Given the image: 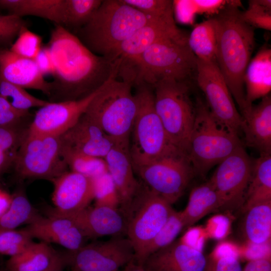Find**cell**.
Masks as SVG:
<instances>
[{
    "label": "cell",
    "mask_w": 271,
    "mask_h": 271,
    "mask_svg": "<svg viewBox=\"0 0 271 271\" xmlns=\"http://www.w3.org/2000/svg\"><path fill=\"white\" fill-rule=\"evenodd\" d=\"M46 46L54 65L50 102L82 98L118 75L120 59L95 54L61 25H55Z\"/></svg>",
    "instance_id": "obj_1"
},
{
    "label": "cell",
    "mask_w": 271,
    "mask_h": 271,
    "mask_svg": "<svg viewBox=\"0 0 271 271\" xmlns=\"http://www.w3.org/2000/svg\"><path fill=\"white\" fill-rule=\"evenodd\" d=\"M238 1L230 2L212 17L217 33L216 61L241 115L249 107L244 76L254 47L252 27L242 19Z\"/></svg>",
    "instance_id": "obj_2"
},
{
    "label": "cell",
    "mask_w": 271,
    "mask_h": 271,
    "mask_svg": "<svg viewBox=\"0 0 271 271\" xmlns=\"http://www.w3.org/2000/svg\"><path fill=\"white\" fill-rule=\"evenodd\" d=\"M152 19L123 0H102L90 20L73 34L95 54L112 58L119 45Z\"/></svg>",
    "instance_id": "obj_3"
},
{
    "label": "cell",
    "mask_w": 271,
    "mask_h": 271,
    "mask_svg": "<svg viewBox=\"0 0 271 271\" xmlns=\"http://www.w3.org/2000/svg\"><path fill=\"white\" fill-rule=\"evenodd\" d=\"M195 106V117L187 156L194 174L204 176L242 145L238 136L217 122L200 98L196 99Z\"/></svg>",
    "instance_id": "obj_4"
},
{
    "label": "cell",
    "mask_w": 271,
    "mask_h": 271,
    "mask_svg": "<svg viewBox=\"0 0 271 271\" xmlns=\"http://www.w3.org/2000/svg\"><path fill=\"white\" fill-rule=\"evenodd\" d=\"M197 60L187 41L163 39L150 46L129 72L136 77L134 86L145 83L153 87L165 79L189 82L196 75Z\"/></svg>",
    "instance_id": "obj_5"
},
{
    "label": "cell",
    "mask_w": 271,
    "mask_h": 271,
    "mask_svg": "<svg viewBox=\"0 0 271 271\" xmlns=\"http://www.w3.org/2000/svg\"><path fill=\"white\" fill-rule=\"evenodd\" d=\"M112 76L101 87L85 113L115 142H129L137 111L133 84Z\"/></svg>",
    "instance_id": "obj_6"
},
{
    "label": "cell",
    "mask_w": 271,
    "mask_h": 271,
    "mask_svg": "<svg viewBox=\"0 0 271 271\" xmlns=\"http://www.w3.org/2000/svg\"><path fill=\"white\" fill-rule=\"evenodd\" d=\"M135 86L137 111L129 147L133 167L181 152L171 144L156 112L153 87L145 83Z\"/></svg>",
    "instance_id": "obj_7"
},
{
    "label": "cell",
    "mask_w": 271,
    "mask_h": 271,
    "mask_svg": "<svg viewBox=\"0 0 271 271\" xmlns=\"http://www.w3.org/2000/svg\"><path fill=\"white\" fill-rule=\"evenodd\" d=\"M153 87L155 109L170 141L187 155L195 117L189 82L165 79Z\"/></svg>",
    "instance_id": "obj_8"
},
{
    "label": "cell",
    "mask_w": 271,
    "mask_h": 271,
    "mask_svg": "<svg viewBox=\"0 0 271 271\" xmlns=\"http://www.w3.org/2000/svg\"><path fill=\"white\" fill-rule=\"evenodd\" d=\"M14 163L22 178L52 181L67 171L60 137L27 132L15 156Z\"/></svg>",
    "instance_id": "obj_9"
},
{
    "label": "cell",
    "mask_w": 271,
    "mask_h": 271,
    "mask_svg": "<svg viewBox=\"0 0 271 271\" xmlns=\"http://www.w3.org/2000/svg\"><path fill=\"white\" fill-rule=\"evenodd\" d=\"M173 210L168 201L143 184L139 193L125 211L127 216L125 234L133 247L137 262Z\"/></svg>",
    "instance_id": "obj_10"
},
{
    "label": "cell",
    "mask_w": 271,
    "mask_h": 271,
    "mask_svg": "<svg viewBox=\"0 0 271 271\" xmlns=\"http://www.w3.org/2000/svg\"><path fill=\"white\" fill-rule=\"evenodd\" d=\"M133 168L146 187L171 205L182 196L194 175L187 155L182 152Z\"/></svg>",
    "instance_id": "obj_11"
},
{
    "label": "cell",
    "mask_w": 271,
    "mask_h": 271,
    "mask_svg": "<svg viewBox=\"0 0 271 271\" xmlns=\"http://www.w3.org/2000/svg\"><path fill=\"white\" fill-rule=\"evenodd\" d=\"M195 76L213 117L222 127L238 136L242 117L216 62L197 59Z\"/></svg>",
    "instance_id": "obj_12"
},
{
    "label": "cell",
    "mask_w": 271,
    "mask_h": 271,
    "mask_svg": "<svg viewBox=\"0 0 271 271\" xmlns=\"http://www.w3.org/2000/svg\"><path fill=\"white\" fill-rule=\"evenodd\" d=\"M63 256L66 265L75 271H119L120 267L135 260V252L127 237L116 236L85 244Z\"/></svg>",
    "instance_id": "obj_13"
},
{
    "label": "cell",
    "mask_w": 271,
    "mask_h": 271,
    "mask_svg": "<svg viewBox=\"0 0 271 271\" xmlns=\"http://www.w3.org/2000/svg\"><path fill=\"white\" fill-rule=\"evenodd\" d=\"M252 162L241 146L218 164L209 181L219 195L223 206H236L244 201Z\"/></svg>",
    "instance_id": "obj_14"
},
{
    "label": "cell",
    "mask_w": 271,
    "mask_h": 271,
    "mask_svg": "<svg viewBox=\"0 0 271 271\" xmlns=\"http://www.w3.org/2000/svg\"><path fill=\"white\" fill-rule=\"evenodd\" d=\"M101 87L79 99L49 101L36 112L28 127V131L35 133L61 137L85 112Z\"/></svg>",
    "instance_id": "obj_15"
},
{
    "label": "cell",
    "mask_w": 271,
    "mask_h": 271,
    "mask_svg": "<svg viewBox=\"0 0 271 271\" xmlns=\"http://www.w3.org/2000/svg\"><path fill=\"white\" fill-rule=\"evenodd\" d=\"M188 35L176 23L152 19L119 45L111 57L120 59V71L128 72L136 60L153 44L167 39L187 41Z\"/></svg>",
    "instance_id": "obj_16"
},
{
    "label": "cell",
    "mask_w": 271,
    "mask_h": 271,
    "mask_svg": "<svg viewBox=\"0 0 271 271\" xmlns=\"http://www.w3.org/2000/svg\"><path fill=\"white\" fill-rule=\"evenodd\" d=\"M54 208L48 213L62 216L75 214L93 200L92 180L73 171H66L53 180Z\"/></svg>",
    "instance_id": "obj_17"
},
{
    "label": "cell",
    "mask_w": 271,
    "mask_h": 271,
    "mask_svg": "<svg viewBox=\"0 0 271 271\" xmlns=\"http://www.w3.org/2000/svg\"><path fill=\"white\" fill-rule=\"evenodd\" d=\"M23 229L32 239L60 245L71 252L84 245L87 238L71 218L49 213L47 217L39 215Z\"/></svg>",
    "instance_id": "obj_18"
},
{
    "label": "cell",
    "mask_w": 271,
    "mask_h": 271,
    "mask_svg": "<svg viewBox=\"0 0 271 271\" xmlns=\"http://www.w3.org/2000/svg\"><path fill=\"white\" fill-rule=\"evenodd\" d=\"M129 142H115L104 158L107 172L116 188L120 208L126 210L141 189L134 176L129 153Z\"/></svg>",
    "instance_id": "obj_19"
},
{
    "label": "cell",
    "mask_w": 271,
    "mask_h": 271,
    "mask_svg": "<svg viewBox=\"0 0 271 271\" xmlns=\"http://www.w3.org/2000/svg\"><path fill=\"white\" fill-rule=\"evenodd\" d=\"M65 217L71 218L87 238L121 236L126 233L127 216L120 207L88 206L75 214Z\"/></svg>",
    "instance_id": "obj_20"
},
{
    "label": "cell",
    "mask_w": 271,
    "mask_h": 271,
    "mask_svg": "<svg viewBox=\"0 0 271 271\" xmlns=\"http://www.w3.org/2000/svg\"><path fill=\"white\" fill-rule=\"evenodd\" d=\"M60 138L66 147L103 159L115 142L85 113Z\"/></svg>",
    "instance_id": "obj_21"
},
{
    "label": "cell",
    "mask_w": 271,
    "mask_h": 271,
    "mask_svg": "<svg viewBox=\"0 0 271 271\" xmlns=\"http://www.w3.org/2000/svg\"><path fill=\"white\" fill-rule=\"evenodd\" d=\"M207 258L180 240L151 255L144 265L152 271H204Z\"/></svg>",
    "instance_id": "obj_22"
},
{
    "label": "cell",
    "mask_w": 271,
    "mask_h": 271,
    "mask_svg": "<svg viewBox=\"0 0 271 271\" xmlns=\"http://www.w3.org/2000/svg\"><path fill=\"white\" fill-rule=\"evenodd\" d=\"M0 76L24 89L42 92L49 96L52 84L47 81L34 60L21 57L10 49L0 50Z\"/></svg>",
    "instance_id": "obj_23"
},
{
    "label": "cell",
    "mask_w": 271,
    "mask_h": 271,
    "mask_svg": "<svg viewBox=\"0 0 271 271\" xmlns=\"http://www.w3.org/2000/svg\"><path fill=\"white\" fill-rule=\"evenodd\" d=\"M246 144L262 154H271V97L268 94L242 115Z\"/></svg>",
    "instance_id": "obj_24"
},
{
    "label": "cell",
    "mask_w": 271,
    "mask_h": 271,
    "mask_svg": "<svg viewBox=\"0 0 271 271\" xmlns=\"http://www.w3.org/2000/svg\"><path fill=\"white\" fill-rule=\"evenodd\" d=\"M245 100L248 107L271 90V49L262 46L248 63L244 76Z\"/></svg>",
    "instance_id": "obj_25"
},
{
    "label": "cell",
    "mask_w": 271,
    "mask_h": 271,
    "mask_svg": "<svg viewBox=\"0 0 271 271\" xmlns=\"http://www.w3.org/2000/svg\"><path fill=\"white\" fill-rule=\"evenodd\" d=\"M59 253L49 243L32 241L22 252L10 257L7 271H43L50 266Z\"/></svg>",
    "instance_id": "obj_26"
},
{
    "label": "cell",
    "mask_w": 271,
    "mask_h": 271,
    "mask_svg": "<svg viewBox=\"0 0 271 271\" xmlns=\"http://www.w3.org/2000/svg\"><path fill=\"white\" fill-rule=\"evenodd\" d=\"M243 209L271 201V154H262L252 162Z\"/></svg>",
    "instance_id": "obj_27"
},
{
    "label": "cell",
    "mask_w": 271,
    "mask_h": 271,
    "mask_svg": "<svg viewBox=\"0 0 271 271\" xmlns=\"http://www.w3.org/2000/svg\"><path fill=\"white\" fill-rule=\"evenodd\" d=\"M64 0H0V7L20 17L33 16L62 26Z\"/></svg>",
    "instance_id": "obj_28"
},
{
    "label": "cell",
    "mask_w": 271,
    "mask_h": 271,
    "mask_svg": "<svg viewBox=\"0 0 271 271\" xmlns=\"http://www.w3.org/2000/svg\"><path fill=\"white\" fill-rule=\"evenodd\" d=\"M223 206V202L209 181L193 188L185 208L181 212L185 227H189L209 213Z\"/></svg>",
    "instance_id": "obj_29"
},
{
    "label": "cell",
    "mask_w": 271,
    "mask_h": 271,
    "mask_svg": "<svg viewBox=\"0 0 271 271\" xmlns=\"http://www.w3.org/2000/svg\"><path fill=\"white\" fill-rule=\"evenodd\" d=\"M245 237L255 245L266 243L271 236V201L255 205L246 211Z\"/></svg>",
    "instance_id": "obj_30"
},
{
    "label": "cell",
    "mask_w": 271,
    "mask_h": 271,
    "mask_svg": "<svg viewBox=\"0 0 271 271\" xmlns=\"http://www.w3.org/2000/svg\"><path fill=\"white\" fill-rule=\"evenodd\" d=\"M187 44L197 59L216 62L217 33L212 17L194 28L188 35Z\"/></svg>",
    "instance_id": "obj_31"
},
{
    "label": "cell",
    "mask_w": 271,
    "mask_h": 271,
    "mask_svg": "<svg viewBox=\"0 0 271 271\" xmlns=\"http://www.w3.org/2000/svg\"><path fill=\"white\" fill-rule=\"evenodd\" d=\"M39 214L22 191L12 196L11 205L0 217V229L13 230L22 224L32 222Z\"/></svg>",
    "instance_id": "obj_32"
},
{
    "label": "cell",
    "mask_w": 271,
    "mask_h": 271,
    "mask_svg": "<svg viewBox=\"0 0 271 271\" xmlns=\"http://www.w3.org/2000/svg\"><path fill=\"white\" fill-rule=\"evenodd\" d=\"M62 155L70 171L93 179L107 172L103 158L73 150L62 145Z\"/></svg>",
    "instance_id": "obj_33"
},
{
    "label": "cell",
    "mask_w": 271,
    "mask_h": 271,
    "mask_svg": "<svg viewBox=\"0 0 271 271\" xmlns=\"http://www.w3.org/2000/svg\"><path fill=\"white\" fill-rule=\"evenodd\" d=\"M184 227L181 212L173 210L165 224L146 248L138 263L144 265L151 255L171 244Z\"/></svg>",
    "instance_id": "obj_34"
},
{
    "label": "cell",
    "mask_w": 271,
    "mask_h": 271,
    "mask_svg": "<svg viewBox=\"0 0 271 271\" xmlns=\"http://www.w3.org/2000/svg\"><path fill=\"white\" fill-rule=\"evenodd\" d=\"M102 0H64L62 26L74 31L85 25L100 6Z\"/></svg>",
    "instance_id": "obj_35"
},
{
    "label": "cell",
    "mask_w": 271,
    "mask_h": 271,
    "mask_svg": "<svg viewBox=\"0 0 271 271\" xmlns=\"http://www.w3.org/2000/svg\"><path fill=\"white\" fill-rule=\"evenodd\" d=\"M0 95L13 108L22 112H29L32 108H40L49 102L31 95L26 89L11 83L1 76Z\"/></svg>",
    "instance_id": "obj_36"
},
{
    "label": "cell",
    "mask_w": 271,
    "mask_h": 271,
    "mask_svg": "<svg viewBox=\"0 0 271 271\" xmlns=\"http://www.w3.org/2000/svg\"><path fill=\"white\" fill-rule=\"evenodd\" d=\"M229 244H220L206 257L204 271H242L237 251Z\"/></svg>",
    "instance_id": "obj_37"
},
{
    "label": "cell",
    "mask_w": 271,
    "mask_h": 271,
    "mask_svg": "<svg viewBox=\"0 0 271 271\" xmlns=\"http://www.w3.org/2000/svg\"><path fill=\"white\" fill-rule=\"evenodd\" d=\"M152 19L176 23L174 18V1L171 0H123Z\"/></svg>",
    "instance_id": "obj_38"
},
{
    "label": "cell",
    "mask_w": 271,
    "mask_h": 271,
    "mask_svg": "<svg viewBox=\"0 0 271 271\" xmlns=\"http://www.w3.org/2000/svg\"><path fill=\"white\" fill-rule=\"evenodd\" d=\"M95 206L120 207L118 194L108 172L92 179Z\"/></svg>",
    "instance_id": "obj_39"
},
{
    "label": "cell",
    "mask_w": 271,
    "mask_h": 271,
    "mask_svg": "<svg viewBox=\"0 0 271 271\" xmlns=\"http://www.w3.org/2000/svg\"><path fill=\"white\" fill-rule=\"evenodd\" d=\"M243 20L253 28L271 30V1L250 0L246 10L241 12Z\"/></svg>",
    "instance_id": "obj_40"
},
{
    "label": "cell",
    "mask_w": 271,
    "mask_h": 271,
    "mask_svg": "<svg viewBox=\"0 0 271 271\" xmlns=\"http://www.w3.org/2000/svg\"><path fill=\"white\" fill-rule=\"evenodd\" d=\"M32 238L24 229H0V254L11 256L22 252Z\"/></svg>",
    "instance_id": "obj_41"
},
{
    "label": "cell",
    "mask_w": 271,
    "mask_h": 271,
    "mask_svg": "<svg viewBox=\"0 0 271 271\" xmlns=\"http://www.w3.org/2000/svg\"><path fill=\"white\" fill-rule=\"evenodd\" d=\"M42 47V38L26 27L21 30L10 50L21 57L34 60Z\"/></svg>",
    "instance_id": "obj_42"
},
{
    "label": "cell",
    "mask_w": 271,
    "mask_h": 271,
    "mask_svg": "<svg viewBox=\"0 0 271 271\" xmlns=\"http://www.w3.org/2000/svg\"><path fill=\"white\" fill-rule=\"evenodd\" d=\"M28 129L18 126L0 127V151L15 157Z\"/></svg>",
    "instance_id": "obj_43"
},
{
    "label": "cell",
    "mask_w": 271,
    "mask_h": 271,
    "mask_svg": "<svg viewBox=\"0 0 271 271\" xmlns=\"http://www.w3.org/2000/svg\"><path fill=\"white\" fill-rule=\"evenodd\" d=\"M27 27V22L22 18L15 15H0V44H13L21 30Z\"/></svg>",
    "instance_id": "obj_44"
},
{
    "label": "cell",
    "mask_w": 271,
    "mask_h": 271,
    "mask_svg": "<svg viewBox=\"0 0 271 271\" xmlns=\"http://www.w3.org/2000/svg\"><path fill=\"white\" fill-rule=\"evenodd\" d=\"M229 226V220L226 217L217 215L208 221L205 230L208 235L216 239H221L228 234Z\"/></svg>",
    "instance_id": "obj_45"
},
{
    "label": "cell",
    "mask_w": 271,
    "mask_h": 271,
    "mask_svg": "<svg viewBox=\"0 0 271 271\" xmlns=\"http://www.w3.org/2000/svg\"><path fill=\"white\" fill-rule=\"evenodd\" d=\"M191 2L194 7L196 14H205L214 16L228 5L230 1L193 0Z\"/></svg>",
    "instance_id": "obj_46"
},
{
    "label": "cell",
    "mask_w": 271,
    "mask_h": 271,
    "mask_svg": "<svg viewBox=\"0 0 271 271\" xmlns=\"http://www.w3.org/2000/svg\"><path fill=\"white\" fill-rule=\"evenodd\" d=\"M206 234L205 229L194 227L188 230L179 240L188 246L202 251Z\"/></svg>",
    "instance_id": "obj_47"
},
{
    "label": "cell",
    "mask_w": 271,
    "mask_h": 271,
    "mask_svg": "<svg viewBox=\"0 0 271 271\" xmlns=\"http://www.w3.org/2000/svg\"><path fill=\"white\" fill-rule=\"evenodd\" d=\"M34 61L42 74L45 76L53 75L54 65L52 58L47 46H43Z\"/></svg>",
    "instance_id": "obj_48"
},
{
    "label": "cell",
    "mask_w": 271,
    "mask_h": 271,
    "mask_svg": "<svg viewBox=\"0 0 271 271\" xmlns=\"http://www.w3.org/2000/svg\"><path fill=\"white\" fill-rule=\"evenodd\" d=\"M242 271H271L270 256L248 260Z\"/></svg>",
    "instance_id": "obj_49"
},
{
    "label": "cell",
    "mask_w": 271,
    "mask_h": 271,
    "mask_svg": "<svg viewBox=\"0 0 271 271\" xmlns=\"http://www.w3.org/2000/svg\"><path fill=\"white\" fill-rule=\"evenodd\" d=\"M12 200V196L7 192L0 190V217L8 210Z\"/></svg>",
    "instance_id": "obj_50"
},
{
    "label": "cell",
    "mask_w": 271,
    "mask_h": 271,
    "mask_svg": "<svg viewBox=\"0 0 271 271\" xmlns=\"http://www.w3.org/2000/svg\"><path fill=\"white\" fill-rule=\"evenodd\" d=\"M66 263L63 255L59 254L53 263L43 271H63Z\"/></svg>",
    "instance_id": "obj_51"
},
{
    "label": "cell",
    "mask_w": 271,
    "mask_h": 271,
    "mask_svg": "<svg viewBox=\"0 0 271 271\" xmlns=\"http://www.w3.org/2000/svg\"><path fill=\"white\" fill-rule=\"evenodd\" d=\"M123 271H152L147 268L143 264L138 263L135 260H132L125 265Z\"/></svg>",
    "instance_id": "obj_52"
},
{
    "label": "cell",
    "mask_w": 271,
    "mask_h": 271,
    "mask_svg": "<svg viewBox=\"0 0 271 271\" xmlns=\"http://www.w3.org/2000/svg\"><path fill=\"white\" fill-rule=\"evenodd\" d=\"M14 157L0 151V169L9 162H13Z\"/></svg>",
    "instance_id": "obj_53"
},
{
    "label": "cell",
    "mask_w": 271,
    "mask_h": 271,
    "mask_svg": "<svg viewBox=\"0 0 271 271\" xmlns=\"http://www.w3.org/2000/svg\"><path fill=\"white\" fill-rule=\"evenodd\" d=\"M0 271H7V270H6L2 269V270H1Z\"/></svg>",
    "instance_id": "obj_54"
},
{
    "label": "cell",
    "mask_w": 271,
    "mask_h": 271,
    "mask_svg": "<svg viewBox=\"0 0 271 271\" xmlns=\"http://www.w3.org/2000/svg\"><path fill=\"white\" fill-rule=\"evenodd\" d=\"M72 271H75V270H72Z\"/></svg>",
    "instance_id": "obj_55"
}]
</instances>
